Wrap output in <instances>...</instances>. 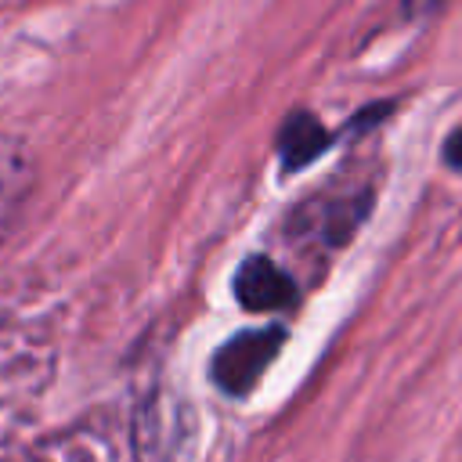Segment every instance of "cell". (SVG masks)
<instances>
[{
	"instance_id": "6da1fadb",
	"label": "cell",
	"mask_w": 462,
	"mask_h": 462,
	"mask_svg": "<svg viewBox=\"0 0 462 462\" xmlns=\"http://www.w3.org/2000/svg\"><path fill=\"white\" fill-rule=\"evenodd\" d=\"M368 209H372V188L321 191L292 209L289 227L296 235V242H318L321 249H339L365 224Z\"/></svg>"
},
{
	"instance_id": "7a4b0ae2",
	"label": "cell",
	"mask_w": 462,
	"mask_h": 462,
	"mask_svg": "<svg viewBox=\"0 0 462 462\" xmlns=\"http://www.w3.org/2000/svg\"><path fill=\"white\" fill-rule=\"evenodd\" d=\"M285 346V328L282 325H263V328H242L238 336L224 339L209 361V379L217 383L220 393L227 397H245L267 365L278 357Z\"/></svg>"
},
{
	"instance_id": "3957f363",
	"label": "cell",
	"mask_w": 462,
	"mask_h": 462,
	"mask_svg": "<svg viewBox=\"0 0 462 462\" xmlns=\"http://www.w3.org/2000/svg\"><path fill=\"white\" fill-rule=\"evenodd\" d=\"M134 451L137 462H184L191 451V419L177 397L166 390H148L134 419Z\"/></svg>"
},
{
	"instance_id": "277c9868",
	"label": "cell",
	"mask_w": 462,
	"mask_h": 462,
	"mask_svg": "<svg viewBox=\"0 0 462 462\" xmlns=\"http://www.w3.org/2000/svg\"><path fill=\"white\" fill-rule=\"evenodd\" d=\"M235 300L245 310H260V314L285 310V307H292L300 300V285L267 253H253L235 271Z\"/></svg>"
},
{
	"instance_id": "5b68a950",
	"label": "cell",
	"mask_w": 462,
	"mask_h": 462,
	"mask_svg": "<svg viewBox=\"0 0 462 462\" xmlns=\"http://www.w3.org/2000/svg\"><path fill=\"white\" fill-rule=\"evenodd\" d=\"M36 184V159L22 137L0 134V242L14 231Z\"/></svg>"
},
{
	"instance_id": "8992f818",
	"label": "cell",
	"mask_w": 462,
	"mask_h": 462,
	"mask_svg": "<svg viewBox=\"0 0 462 462\" xmlns=\"http://www.w3.org/2000/svg\"><path fill=\"white\" fill-rule=\"evenodd\" d=\"M332 144V134L321 126V119L314 116V112H307V108H296L285 123H282V130H278V155H282V166L289 170V173H296V170H303L307 162H314L325 148Z\"/></svg>"
},
{
	"instance_id": "52a82bcc",
	"label": "cell",
	"mask_w": 462,
	"mask_h": 462,
	"mask_svg": "<svg viewBox=\"0 0 462 462\" xmlns=\"http://www.w3.org/2000/svg\"><path fill=\"white\" fill-rule=\"evenodd\" d=\"M440 159H444V166L448 170H455V173H462V123L451 130V137L444 141V148H440Z\"/></svg>"
},
{
	"instance_id": "ba28073f",
	"label": "cell",
	"mask_w": 462,
	"mask_h": 462,
	"mask_svg": "<svg viewBox=\"0 0 462 462\" xmlns=\"http://www.w3.org/2000/svg\"><path fill=\"white\" fill-rule=\"evenodd\" d=\"M444 7V0H401V11L408 14V18H430V14H437Z\"/></svg>"
}]
</instances>
